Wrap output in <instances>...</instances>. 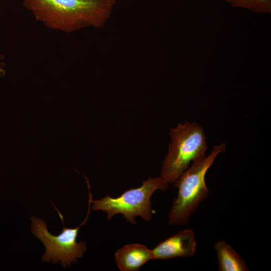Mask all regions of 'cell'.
I'll return each mask as SVG.
<instances>
[{
	"label": "cell",
	"mask_w": 271,
	"mask_h": 271,
	"mask_svg": "<svg viewBox=\"0 0 271 271\" xmlns=\"http://www.w3.org/2000/svg\"><path fill=\"white\" fill-rule=\"evenodd\" d=\"M24 7L46 27L73 33L103 28L112 15L116 0H22Z\"/></svg>",
	"instance_id": "obj_1"
},
{
	"label": "cell",
	"mask_w": 271,
	"mask_h": 271,
	"mask_svg": "<svg viewBox=\"0 0 271 271\" xmlns=\"http://www.w3.org/2000/svg\"><path fill=\"white\" fill-rule=\"evenodd\" d=\"M225 149L224 143L214 146L208 156L192 163L173 183V187L178 188V194L168 214L169 225H185L208 197L206 174L217 156Z\"/></svg>",
	"instance_id": "obj_2"
},
{
	"label": "cell",
	"mask_w": 271,
	"mask_h": 271,
	"mask_svg": "<svg viewBox=\"0 0 271 271\" xmlns=\"http://www.w3.org/2000/svg\"><path fill=\"white\" fill-rule=\"evenodd\" d=\"M170 135L171 143L160 176L168 184L175 182L191 164L205 157L208 148L203 128L197 123H178Z\"/></svg>",
	"instance_id": "obj_3"
},
{
	"label": "cell",
	"mask_w": 271,
	"mask_h": 271,
	"mask_svg": "<svg viewBox=\"0 0 271 271\" xmlns=\"http://www.w3.org/2000/svg\"><path fill=\"white\" fill-rule=\"evenodd\" d=\"M87 186L89 192L88 209L85 219L78 227H66L62 214L51 201L63 223V229L59 235H53L49 232L47 223L44 219L35 216L30 218L31 232L45 247V252L41 258L43 262L52 261L53 264L60 263L63 267L66 268L70 266L72 263L77 262V258L83 257V254L87 250L86 242H77L76 239L80 228L87 221L91 212L92 195L90 191L89 182H87Z\"/></svg>",
	"instance_id": "obj_4"
},
{
	"label": "cell",
	"mask_w": 271,
	"mask_h": 271,
	"mask_svg": "<svg viewBox=\"0 0 271 271\" xmlns=\"http://www.w3.org/2000/svg\"><path fill=\"white\" fill-rule=\"evenodd\" d=\"M168 183L160 177H149L143 180L142 185L136 188L127 190L120 196L113 198L109 195L98 200L91 198V209L101 210L106 213L108 220L115 214H121L127 222L137 223L136 217L140 216L145 221H150L153 210L151 198L157 190H165Z\"/></svg>",
	"instance_id": "obj_5"
},
{
	"label": "cell",
	"mask_w": 271,
	"mask_h": 271,
	"mask_svg": "<svg viewBox=\"0 0 271 271\" xmlns=\"http://www.w3.org/2000/svg\"><path fill=\"white\" fill-rule=\"evenodd\" d=\"M196 246L194 231L184 229L160 242L152 249L153 259L190 257L195 253Z\"/></svg>",
	"instance_id": "obj_6"
},
{
	"label": "cell",
	"mask_w": 271,
	"mask_h": 271,
	"mask_svg": "<svg viewBox=\"0 0 271 271\" xmlns=\"http://www.w3.org/2000/svg\"><path fill=\"white\" fill-rule=\"evenodd\" d=\"M115 262L121 271H136L153 259L152 249L144 244L131 243L118 248L115 253Z\"/></svg>",
	"instance_id": "obj_7"
},
{
	"label": "cell",
	"mask_w": 271,
	"mask_h": 271,
	"mask_svg": "<svg viewBox=\"0 0 271 271\" xmlns=\"http://www.w3.org/2000/svg\"><path fill=\"white\" fill-rule=\"evenodd\" d=\"M218 270L220 271H248L245 261L237 252L224 240L214 245Z\"/></svg>",
	"instance_id": "obj_8"
},
{
	"label": "cell",
	"mask_w": 271,
	"mask_h": 271,
	"mask_svg": "<svg viewBox=\"0 0 271 271\" xmlns=\"http://www.w3.org/2000/svg\"><path fill=\"white\" fill-rule=\"evenodd\" d=\"M233 7L247 9L257 13L271 12V0H225Z\"/></svg>",
	"instance_id": "obj_9"
}]
</instances>
